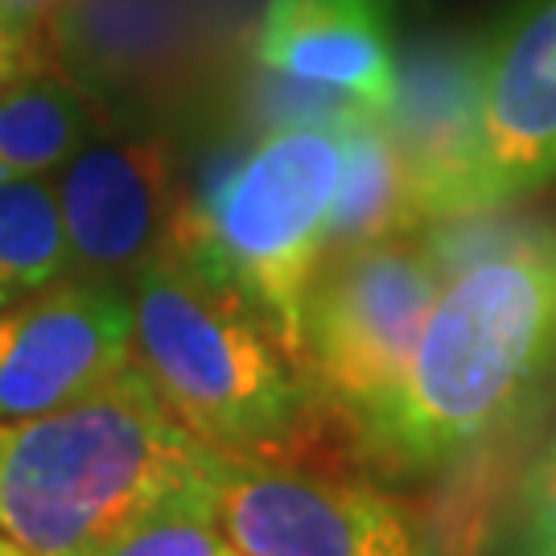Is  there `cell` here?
<instances>
[{
    "label": "cell",
    "instance_id": "cell-1",
    "mask_svg": "<svg viewBox=\"0 0 556 556\" xmlns=\"http://www.w3.org/2000/svg\"><path fill=\"white\" fill-rule=\"evenodd\" d=\"M556 400V223L441 285L396 396L358 433L383 475L429 478Z\"/></svg>",
    "mask_w": 556,
    "mask_h": 556
},
{
    "label": "cell",
    "instance_id": "cell-2",
    "mask_svg": "<svg viewBox=\"0 0 556 556\" xmlns=\"http://www.w3.org/2000/svg\"><path fill=\"white\" fill-rule=\"evenodd\" d=\"M132 363L165 408L219 454L318 457L355 450L351 425L314 392L298 355L248 298L165 248L128 280Z\"/></svg>",
    "mask_w": 556,
    "mask_h": 556
},
{
    "label": "cell",
    "instance_id": "cell-3",
    "mask_svg": "<svg viewBox=\"0 0 556 556\" xmlns=\"http://www.w3.org/2000/svg\"><path fill=\"white\" fill-rule=\"evenodd\" d=\"M215 454L128 358L71 404L0 420V536L29 556H91L157 503L211 478Z\"/></svg>",
    "mask_w": 556,
    "mask_h": 556
},
{
    "label": "cell",
    "instance_id": "cell-4",
    "mask_svg": "<svg viewBox=\"0 0 556 556\" xmlns=\"http://www.w3.org/2000/svg\"><path fill=\"white\" fill-rule=\"evenodd\" d=\"M342 174V128H280L223 153L178 202L174 252L248 298L301 363V305Z\"/></svg>",
    "mask_w": 556,
    "mask_h": 556
},
{
    "label": "cell",
    "instance_id": "cell-5",
    "mask_svg": "<svg viewBox=\"0 0 556 556\" xmlns=\"http://www.w3.org/2000/svg\"><path fill=\"white\" fill-rule=\"evenodd\" d=\"M441 285L417 236L321 256L301 305V367L355 445L396 396Z\"/></svg>",
    "mask_w": 556,
    "mask_h": 556
},
{
    "label": "cell",
    "instance_id": "cell-6",
    "mask_svg": "<svg viewBox=\"0 0 556 556\" xmlns=\"http://www.w3.org/2000/svg\"><path fill=\"white\" fill-rule=\"evenodd\" d=\"M211 498L239 556H438L420 511L305 457L215 454Z\"/></svg>",
    "mask_w": 556,
    "mask_h": 556
},
{
    "label": "cell",
    "instance_id": "cell-7",
    "mask_svg": "<svg viewBox=\"0 0 556 556\" xmlns=\"http://www.w3.org/2000/svg\"><path fill=\"white\" fill-rule=\"evenodd\" d=\"M491 50L470 38H417L396 59L383 124L396 140L417 223L495 206L482 178V87Z\"/></svg>",
    "mask_w": 556,
    "mask_h": 556
},
{
    "label": "cell",
    "instance_id": "cell-8",
    "mask_svg": "<svg viewBox=\"0 0 556 556\" xmlns=\"http://www.w3.org/2000/svg\"><path fill=\"white\" fill-rule=\"evenodd\" d=\"M71 277L128 280L174 243L178 169L169 144L153 132L96 128L54 181Z\"/></svg>",
    "mask_w": 556,
    "mask_h": 556
},
{
    "label": "cell",
    "instance_id": "cell-9",
    "mask_svg": "<svg viewBox=\"0 0 556 556\" xmlns=\"http://www.w3.org/2000/svg\"><path fill=\"white\" fill-rule=\"evenodd\" d=\"M132 358L128 285L62 277L0 309V420L50 413Z\"/></svg>",
    "mask_w": 556,
    "mask_h": 556
},
{
    "label": "cell",
    "instance_id": "cell-10",
    "mask_svg": "<svg viewBox=\"0 0 556 556\" xmlns=\"http://www.w3.org/2000/svg\"><path fill=\"white\" fill-rule=\"evenodd\" d=\"M556 174V0L519 21L486 59L482 178L486 199L511 202Z\"/></svg>",
    "mask_w": 556,
    "mask_h": 556
},
{
    "label": "cell",
    "instance_id": "cell-11",
    "mask_svg": "<svg viewBox=\"0 0 556 556\" xmlns=\"http://www.w3.org/2000/svg\"><path fill=\"white\" fill-rule=\"evenodd\" d=\"M252 59L383 112L396 75L392 0H268Z\"/></svg>",
    "mask_w": 556,
    "mask_h": 556
},
{
    "label": "cell",
    "instance_id": "cell-12",
    "mask_svg": "<svg viewBox=\"0 0 556 556\" xmlns=\"http://www.w3.org/2000/svg\"><path fill=\"white\" fill-rule=\"evenodd\" d=\"M417 227L404 161L383 124V112H363L342 128V174L326 215L321 256L379 243V239L413 236Z\"/></svg>",
    "mask_w": 556,
    "mask_h": 556
},
{
    "label": "cell",
    "instance_id": "cell-13",
    "mask_svg": "<svg viewBox=\"0 0 556 556\" xmlns=\"http://www.w3.org/2000/svg\"><path fill=\"white\" fill-rule=\"evenodd\" d=\"M100 124V100L62 66L0 87V181L59 169Z\"/></svg>",
    "mask_w": 556,
    "mask_h": 556
},
{
    "label": "cell",
    "instance_id": "cell-14",
    "mask_svg": "<svg viewBox=\"0 0 556 556\" xmlns=\"http://www.w3.org/2000/svg\"><path fill=\"white\" fill-rule=\"evenodd\" d=\"M71 277L59 194L46 174L0 181V309Z\"/></svg>",
    "mask_w": 556,
    "mask_h": 556
},
{
    "label": "cell",
    "instance_id": "cell-15",
    "mask_svg": "<svg viewBox=\"0 0 556 556\" xmlns=\"http://www.w3.org/2000/svg\"><path fill=\"white\" fill-rule=\"evenodd\" d=\"M363 112H379L371 103L334 91L326 83L293 79L252 62V75L239 91V116L248 124V137L280 132V128H346Z\"/></svg>",
    "mask_w": 556,
    "mask_h": 556
},
{
    "label": "cell",
    "instance_id": "cell-16",
    "mask_svg": "<svg viewBox=\"0 0 556 556\" xmlns=\"http://www.w3.org/2000/svg\"><path fill=\"white\" fill-rule=\"evenodd\" d=\"M91 556H239L231 540L223 536L211 478L194 486H181L178 495L157 503L149 516H140L128 532L103 544Z\"/></svg>",
    "mask_w": 556,
    "mask_h": 556
},
{
    "label": "cell",
    "instance_id": "cell-17",
    "mask_svg": "<svg viewBox=\"0 0 556 556\" xmlns=\"http://www.w3.org/2000/svg\"><path fill=\"white\" fill-rule=\"evenodd\" d=\"M507 556H556V438L523 475L507 528Z\"/></svg>",
    "mask_w": 556,
    "mask_h": 556
},
{
    "label": "cell",
    "instance_id": "cell-18",
    "mask_svg": "<svg viewBox=\"0 0 556 556\" xmlns=\"http://www.w3.org/2000/svg\"><path fill=\"white\" fill-rule=\"evenodd\" d=\"M59 66L54 62V38L21 29L17 21L0 17V83H17L34 71Z\"/></svg>",
    "mask_w": 556,
    "mask_h": 556
},
{
    "label": "cell",
    "instance_id": "cell-19",
    "mask_svg": "<svg viewBox=\"0 0 556 556\" xmlns=\"http://www.w3.org/2000/svg\"><path fill=\"white\" fill-rule=\"evenodd\" d=\"M66 4L71 0H0V17L17 21L21 29H34V34H50L54 38V25H59Z\"/></svg>",
    "mask_w": 556,
    "mask_h": 556
},
{
    "label": "cell",
    "instance_id": "cell-20",
    "mask_svg": "<svg viewBox=\"0 0 556 556\" xmlns=\"http://www.w3.org/2000/svg\"><path fill=\"white\" fill-rule=\"evenodd\" d=\"M0 556H29V553H25V548H17L13 540H4V536H0Z\"/></svg>",
    "mask_w": 556,
    "mask_h": 556
},
{
    "label": "cell",
    "instance_id": "cell-21",
    "mask_svg": "<svg viewBox=\"0 0 556 556\" xmlns=\"http://www.w3.org/2000/svg\"><path fill=\"white\" fill-rule=\"evenodd\" d=\"M0 87H9V83H0Z\"/></svg>",
    "mask_w": 556,
    "mask_h": 556
}]
</instances>
